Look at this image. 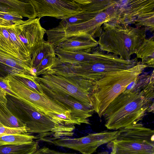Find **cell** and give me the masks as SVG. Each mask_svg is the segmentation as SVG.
Listing matches in <instances>:
<instances>
[{"instance_id": "8992f818", "label": "cell", "mask_w": 154, "mask_h": 154, "mask_svg": "<svg viewBox=\"0 0 154 154\" xmlns=\"http://www.w3.org/2000/svg\"><path fill=\"white\" fill-rule=\"evenodd\" d=\"M116 14L113 21L132 24L151 32L154 30V0L116 1Z\"/></svg>"}, {"instance_id": "6da1fadb", "label": "cell", "mask_w": 154, "mask_h": 154, "mask_svg": "<svg viewBox=\"0 0 154 154\" xmlns=\"http://www.w3.org/2000/svg\"><path fill=\"white\" fill-rule=\"evenodd\" d=\"M6 98L9 110L25 125L27 134L36 135L35 139L50 143L54 140L73 136L74 125L60 123L38 111L19 97L6 94Z\"/></svg>"}, {"instance_id": "d6986e66", "label": "cell", "mask_w": 154, "mask_h": 154, "mask_svg": "<svg viewBox=\"0 0 154 154\" xmlns=\"http://www.w3.org/2000/svg\"><path fill=\"white\" fill-rule=\"evenodd\" d=\"M154 39L153 36L145 38L135 53L136 57L141 60V63L149 67H154Z\"/></svg>"}, {"instance_id": "7402d4cb", "label": "cell", "mask_w": 154, "mask_h": 154, "mask_svg": "<svg viewBox=\"0 0 154 154\" xmlns=\"http://www.w3.org/2000/svg\"><path fill=\"white\" fill-rule=\"evenodd\" d=\"M0 50L21 60L30 61L24 58L11 40L6 27L0 26Z\"/></svg>"}, {"instance_id": "484cf974", "label": "cell", "mask_w": 154, "mask_h": 154, "mask_svg": "<svg viewBox=\"0 0 154 154\" xmlns=\"http://www.w3.org/2000/svg\"><path fill=\"white\" fill-rule=\"evenodd\" d=\"M56 55H49L45 56L41 61L35 70L36 76L43 75L54 63Z\"/></svg>"}, {"instance_id": "9a60e30c", "label": "cell", "mask_w": 154, "mask_h": 154, "mask_svg": "<svg viewBox=\"0 0 154 154\" xmlns=\"http://www.w3.org/2000/svg\"><path fill=\"white\" fill-rule=\"evenodd\" d=\"M56 55L60 61L70 64H84L88 63L97 57L102 51L98 46L90 52H72L66 51L56 47Z\"/></svg>"}, {"instance_id": "ba28073f", "label": "cell", "mask_w": 154, "mask_h": 154, "mask_svg": "<svg viewBox=\"0 0 154 154\" xmlns=\"http://www.w3.org/2000/svg\"><path fill=\"white\" fill-rule=\"evenodd\" d=\"M35 80L51 90L70 96L83 105L93 109L90 98V89L71 78L53 74L35 76Z\"/></svg>"}, {"instance_id": "ffe728a7", "label": "cell", "mask_w": 154, "mask_h": 154, "mask_svg": "<svg viewBox=\"0 0 154 154\" xmlns=\"http://www.w3.org/2000/svg\"><path fill=\"white\" fill-rule=\"evenodd\" d=\"M55 54L54 46L47 41L44 40L38 45L31 55V65L34 73L39 64L45 56Z\"/></svg>"}, {"instance_id": "4fadbf2b", "label": "cell", "mask_w": 154, "mask_h": 154, "mask_svg": "<svg viewBox=\"0 0 154 154\" xmlns=\"http://www.w3.org/2000/svg\"><path fill=\"white\" fill-rule=\"evenodd\" d=\"M154 71L150 74L139 75L126 87L123 92L129 93L135 91L141 94L149 102L154 103Z\"/></svg>"}, {"instance_id": "cb8c5ba5", "label": "cell", "mask_w": 154, "mask_h": 154, "mask_svg": "<svg viewBox=\"0 0 154 154\" xmlns=\"http://www.w3.org/2000/svg\"><path fill=\"white\" fill-rule=\"evenodd\" d=\"M35 136L27 133L6 134L0 137V145L29 143L35 140Z\"/></svg>"}, {"instance_id": "7a4b0ae2", "label": "cell", "mask_w": 154, "mask_h": 154, "mask_svg": "<svg viewBox=\"0 0 154 154\" xmlns=\"http://www.w3.org/2000/svg\"><path fill=\"white\" fill-rule=\"evenodd\" d=\"M141 63L136 57L129 60L102 51L95 59L86 64H70L58 60L54 71L56 75L83 81L90 87L94 83L109 73L131 68Z\"/></svg>"}, {"instance_id": "44dd1931", "label": "cell", "mask_w": 154, "mask_h": 154, "mask_svg": "<svg viewBox=\"0 0 154 154\" xmlns=\"http://www.w3.org/2000/svg\"><path fill=\"white\" fill-rule=\"evenodd\" d=\"M38 143L0 145V154H33L38 149Z\"/></svg>"}, {"instance_id": "3957f363", "label": "cell", "mask_w": 154, "mask_h": 154, "mask_svg": "<svg viewBox=\"0 0 154 154\" xmlns=\"http://www.w3.org/2000/svg\"><path fill=\"white\" fill-rule=\"evenodd\" d=\"M154 107V104L140 93L122 92L105 110L103 116L105 126L108 129L117 130L136 124L147 112H153Z\"/></svg>"}, {"instance_id": "8fae6325", "label": "cell", "mask_w": 154, "mask_h": 154, "mask_svg": "<svg viewBox=\"0 0 154 154\" xmlns=\"http://www.w3.org/2000/svg\"><path fill=\"white\" fill-rule=\"evenodd\" d=\"M44 93L50 98L60 103L71 111V115L81 125L90 124L88 118L92 116L93 109L89 108L72 97L53 91L42 83L38 82Z\"/></svg>"}, {"instance_id": "5b68a950", "label": "cell", "mask_w": 154, "mask_h": 154, "mask_svg": "<svg viewBox=\"0 0 154 154\" xmlns=\"http://www.w3.org/2000/svg\"><path fill=\"white\" fill-rule=\"evenodd\" d=\"M147 67L141 63L131 68L108 74L93 83L90 98L94 111L100 118L110 103Z\"/></svg>"}, {"instance_id": "1f68e13d", "label": "cell", "mask_w": 154, "mask_h": 154, "mask_svg": "<svg viewBox=\"0 0 154 154\" xmlns=\"http://www.w3.org/2000/svg\"><path fill=\"white\" fill-rule=\"evenodd\" d=\"M109 153L108 152L106 151L102 152H100L98 153V154H108Z\"/></svg>"}, {"instance_id": "277c9868", "label": "cell", "mask_w": 154, "mask_h": 154, "mask_svg": "<svg viewBox=\"0 0 154 154\" xmlns=\"http://www.w3.org/2000/svg\"><path fill=\"white\" fill-rule=\"evenodd\" d=\"M146 30L112 21L103 25L97 41L102 51L129 60L146 38Z\"/></svg>"}, {"instance_id": "f1b7e54d", "label": "cell", "mask_w": 154, "mask_h": 154, "mask_svg": "<svg viewBox=\"0 0 154 154\" xmlns=\"http://www.w3.org/2000/svg\"><path fill=\"white\" fill-rule=\"evenodd\" d=\"M0 87L6 92V94L16 97H19L11 91L5 78L0 77Z\"/></svg>"}, {"instance_id": "83f0119b", "label": "cell", "mask_w": 154, "mask_h": 154, "mask_svg": "<svg viewBox=\"0 0 154 154\" xmlns=\"http://www.w3.org/2000/svg\"><path fill=\"white\" fill-rule=\"evenodd\" d=\"M26 126L18 128L7 127L0 122V134H21L27 133Z\"/></svg>"}, {"instance_id": "e0dca14e", "label": "cell", "mask_w": 154, "mask_h": 154, "mask_svg": "<svg viewBox=\"0 0 154 154\" xmlns=\"http://www.w3.org/2000/svg\"><path fill=\"white\" fill-rule=\"evenodd\" d=\"M119 133L117 139H131L147 141L154 143V131L137 123L119 130Z\"/></svg>"}, {"instance_id": "5bb4252c", "label": "cell", "mask_w": 154, "mask_h": 154, "mask_svg": "<svg viewBox=\"0 0 154 154\" xmlns=\"http://www.w3.org/2000/svg\"><path fill=\"white\" fill-rule=\"evenodd\" d=\"M97 46V41L92 36L82 35L68 38L55 48L69 51L90 52Z\"/></svg>"}, {"instance_id": "9c48e42d", "label": "cell", "mask_w": 154, "mask_h": 154, "mask_svg": "<svg viewBox=\"0 0 154 154\" xmlns=\"http://www.w3.org/2000/svg\"><path fill=\"white\" fill-rule=\"evenodd\" d=\"M29 0L40 20L43 17L49 16L62 20L82 11L75 0Z\"/></svg>"}, {"instance_id": "603a6c76", "label": "cell", "mask_w": 154, "mask_h": 154, "mask_svg": "<svg viewBox=\"0 0 154 154\" xmlns=\"http://www.w3.org/2000/svg\"><path fill=\"white\" fill-rule=\"evenodd\" d=\"M0 122L5 126L11 128L25 126L23 123L12 114L6 103L0 101Z\"/></svg>"}, {"instance_id": "d4e9b609", "label": "cell", "mask_w": 154, "mask_h": 154, "mask_svg": "<svg viewBox=\"0 0 154 154\" xmlns=\"http://www.w3.org/2000/svg\"><path fill=\"white\" fill-rule=\"evenodd\" d=\"M12 75L33 91L41 94H44L41 86L35 80L34 77L17 73Z\"/></svg>"}, {"instance_id": "ac0fdd59", "label": "cell", "mask_w": 154, "mask_h": 154, "mask_svg": "<svg viewBox=\"0 0 154 154\" xmlns=\"http://www.w3.org/2000/svg\"><path fill=\"white\" fill-rule=\"evenodd\" d=\"M0 62L12 69L15 74L36 76L32 69L30 61L21 60L1 50Z\"/></svg>"}, {"instance_id": "30bf717a", "label": "cell", "mask_w": 154, "mask_h": 154, "mask_svg": "<svg viewBox=\"0 0 154 154\" xmlns=\"http://www.w3.org/2000/svg\"><path fill=\"white\" fill-rule=\"evenodd\" d=\"M14 32L29 55L35 48L44 40L46 30L41 26L38 18L23 20L11 25Z\"/></svg>"}, {"instance_id": "52a82bcc", "label": "cell", "mask_w": 154, "mask_h": 154, "mask_svg": "<svg viewBox=\"0 0 154 154\" xmlns=\"http://www.w3.org/2000/svg\"><path fill=\"white\" fill-rule=\"evenodd\" d=\"M5 79L11 91L18 97L40 112L57 121L56 114H64L73 119L71 111L63 104L50 98L44 93L41 94L33 91L11 75H8Z\"/></svg>"}, {"instance_id": "7c38bea8", "label": "cell", "mask_w": 154, "mask_h": 154, "mask_svg": "<svg viewBox=\"0 0 154 154\" xmlns=\"http://www.w3.org/2000/svg\"><path fill=\"white\" fill-rule=\"evenodd\" d=\"M107 146L111 149L110 154L154 153V143L140 140L116 139L107 143Z\"/></svg>"}, {"instance_id": "d6a6232c", "label": "cell", "mask_w": 154, "mask_h": 154, "mask_svg": "<svg viewBox=\"0 0 154 154\" xmlns=\"http://www.w3.org/2000/svg\"><path fill=\"white\" fill-rule=\"evenodd\" d=\"M154 154V153H153V154Z\"/></svg>"}, {"instance_id": "4dcf8cb0", "label": "cell", "mask_w": 154, "mask_h": 154, "mask_svg": "<svg viewBox=\"0 0 154 154\" xmlns=\"http://www.w3.org/2000/svg\"><path fill=\"white\" fill-rule=\"evenodd\" d=\"M6 92L0 87V101L6 104Z\"/></svg>"}, {"instance_id": "f546056e", "label": "cell", "mask_w": 154, "mask_h": 154, "mask_svg": "<svg viewBox=\"0 0 154 154\" xmlns=\"http://www.w3.org/2000/svg\"><path fill=\"white\" fill-rule=\"evenodd\" d=\"M14 73L12 69L0 62V77L5 78L8 75H13Z\"/></svg>"}, {"instance_id": "4316f807", "label": "cell", "mask_w": 154, "mask_h": 154, "mask_svg": "<svg viewBox=\"0 0 154 154\" xmlns=\"http://www.w3.org/2000/svg\"><path fill=\"white\" fill-rule=\"evenodd\" d=\"M23 18V17L20 15L0 11V26H11Z\"/></svg>"}, {"instance_id": "2e32d148", "label": "cell", "mask_w": 154, "mask_h": 154, "mask_svg": "<svg viewBox=\"0 0 154 154\" xmlns=\"http://www.w3.org/2000/svg\"><path fill=\"white\" fill-rule=\"evenodd\" d=\"M0 11L33 19L37 17L35 8L29 0H0Z\"/></svg>"}]
</instances>
